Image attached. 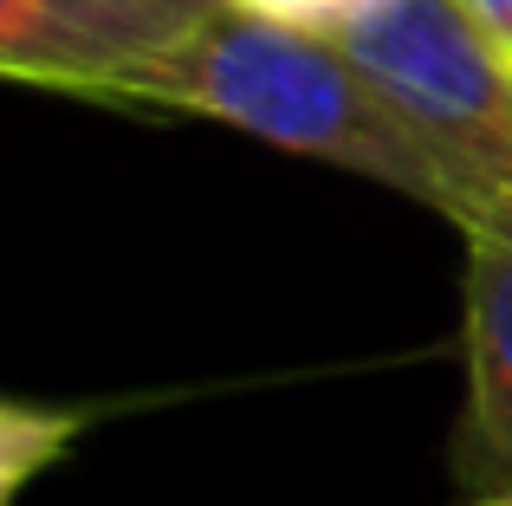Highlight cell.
Segmentation results:
<instances>
[{
	"label": "cell",
	"instance_id": "cell-8",
	"mask_svg": "<svg viewBox=\"0 0 512 506\" xmlns=\"http://www.w3.org/2000/svg\"><path fill=\"white\" fill-rule=\"evenodd\" d=\"M474 506H512V487H500V494H480Z\"/></svg>",
	"mask_w": 512,
	"mask_h": 506
},
{
	"label": "cell",
	"instance_id": "cell-1",
	"mask_svg": "<svg viewBox=\"0 0 512 506\" xmlns=\"http://www.w3.org/2000/svg\"><path fill=\"white\" fill-rule=\"evenodd\" d=\"M130 104L214 117L286 156L370 176L461 228V195H454L448 169L389 111V98L363 78V65L325 33H299V26L221 7L188 46H175L156 72L137 78Z\"/></svg>",
	"mask_w": 512,
	"mask_h": 506
},
{
	"label": "cell",
	"instance_id": "cell-4",
	"mask_svg": "<svg viewBox=\"0 0 512 506\" xmlns=\"http://www.w3.org/2000/svg\"><path fill=\"white\" fill-rule=\"evenodd\" d=\"M461 351H467V416L461 468L487 494L512 487V241L506 234H461Z\"/></svg>",
	"mask_w": 512,
	"mask_h": 506
},
{
	"label": "cell",
	"instance_id": "cell-6",
	"mask_svg": "<svg viewBox=\"0 0 512 506\" xmlns=\"http://www.w3.org/2000/svg\"><path fill=\"white\" fill-rule=\"evenodd\" d=\"M240 13H260V20H279V26H299V33H331L344 26L350 13L376 7V0H227Z\"/></svg>",
	"mask_w": 512,
	"mask_h": 506
},
{
	"label": "cell",
	"instance_id": "cell-2",
	"mask_svg": "<svg viewBox=\"0 0 512 506\" xmlns=\"http://www.w3.org/2000/svg\"><path fill=\"white\" fill-rule=\"evenodd\" d=\"M461 195V234L512 241V52L454 0H376L331 26Z\"/></svg>",
	"mask_w": 512,
	"mask_h": 506
},
{
	"label": "cell",
	"instance_id": "cell-5",
	"mask_svg": "<svg viewBox=\"0 0 512 506\" xmlns=\"http://www.w3.org/2000/svg\"><path fill=\"white\" fill-rule=\"evenodd\" d=\"M78 435H85V416H72V409L7 403L0 409V494L20 500V487L33 481L39 468H52Z\"/></svg>",
	"mask_w": 512,
	"mask_h": 506
},
{
	"label": "cell",
	"instance_id": "cell-7",
	"mask_svg": "<svg viewBox=\"0 0 512 506\" xmlns=\"http://www.w3.org/2000/svg\"><path fill=\"white\" fill-rule=\"evenodd\" d=\"M454 7H467V13H474V20L512 52V0H454Z\"/></svg>",
	"mask_w": 512,
	"mask_h": 506
},
{
	"label": "cell",
	"instance_id": "cell-3",
	"mask_svg": "<svg viewBox=\"0 0 512 506\" xmlns=\"http://www.w3.org/2000/svg\"><path fill=\"white\" fill-rule=\"evenodd\" d=\"M227 0H0V72L85 104H130L143 72L201 33Z\"/></svg>",
	"mask_w": 512,
	"mask_h": 506
}]
</instances>
